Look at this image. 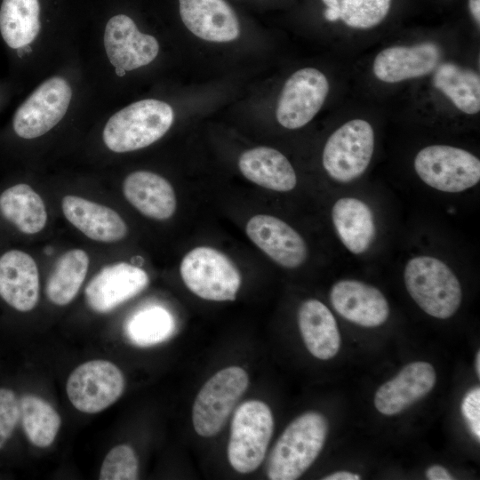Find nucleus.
<instances>
[{"instance_id": "nucleus-25", "label": "nucleus", "mask_w": 480, "mask_h": 480, "mask_svg": "<svg viewBox=\"0 0 480 480\" xmlns=\"http://www.w3.org/2000/svg\"><path fill=\"white\" fill-rule=\"evenodd\" d=\"M0 213L20 232L28 235L40 232L47 220L41 196L24 183L16 184L0 195Z\"/></svg>"}, {"instance_id": "nucleus-23", "label": "nucleus", "mask_w": 480, "mask_h": 480, "mask_svg": "<svg viewBox=\"0 0 480 480\" xmlns=\"http://www.w3.org/2000/svg\"><path fill=\"white\" fill-rule=\"evenodd\" d=\"M298 324L303 341L312 356L321 360L332 358L340 348L336 320L321 301H304L298 312Z\"/></svg>"}, {"instance_id": "nucleus-20", "label": "nucleus", "mask_w": 480, "mask_h": 480, "mask_svg": "<svg viewBox=\"0 0 480 480\" xmlns=\"http://www.w3.org/2000/svg\"><path fill=\"white\" fill-rule=\"evenodd\" d=\"M61 207L66 219L92 240L112 243L127 234L124 220L107 206L76 196H66Z\"/></svg>"}, {"instance_id": "nucleus-26", "label": "nucleus", "mask_w": 480, "mask_h": 480, "mask_svg": "<svg viewBox=\"0 0 480 480\" xmlns=\"http://www.w3.org/2000/svg\"><path fill=\"white\" fill-rule=\"evenodd\" d=\"M433 85L461 112L480 111V76L475 71L452 62H444L434 70Z\"/></svg>"}, {"instance_id": "nucleus-38", "label": "nucleus", "mask_w": 480, "mask_h": 480, "mask_svg": "<svg viewBox=\"0 0 480 480\" xmlns=\"http://www.w3.org/2000/svg\"><path fill=\"white\" fill-rule=\"evenodd\" d=\"M476 372L480 376V352L478 351L476 357Z\"/></svg>"}, {"instance_id": "nucleus-29", "label": "nucleus", "mask_w": 480, "mask_h": 480, "mask_svg": "<svg viewBox=\"0 0 480 480\" xmlns=\"http://www.w3.org/2000/svg\"><path fill=\"white\" fill-rule=\"evenodd\" d=\"M23 430L35 446L48 447L54 441L61 420L55 409L34 395H26L19 402Z\"/></svg>"}, {"instance_id": "nucleus-21", "label": "nucleus", "mask_w": 480, "mask_h": 480, "mask_svg": "<svg viewBox=\"0 0 480 480\" xmlns=\"http://www.w3.org/2000/svg\"><path fill=\"white\" fill-rule=\"evenodd\" d=\"M123 191L128 202L148 218L166 220L176 210V196L172 185L156 173L132 172L124 181Z\"/></svg>"}, {"instance_id": "nucleus-28", "label": "nucleus", "mask_w": 480, "mask_h": 480, "mask_svg": "<svg viewBox=\"0 0 480 480\" xmlns=\"http://www.w3.org/2000/svg\"><path fill=\"white\" fill-rule=\"evenodd\" d=\"M89 258L81 249L65 252L57 261L51 274L46 294L58 306L68 304L77 294L87 274Z\"/></svg>"}, {"instance_id": "nucleus-30", "label": "nucleus", "mask_w": 480, "mask_h": 480, "mask_svg": "<svg viewBox=\"0 0 480 480\" xmlns=\"http://www.w3.org/2000/svg\"><path fill=\"white\" fill-rule=\"evenodd\" d=\"M172 315L160 306H149L135 312L125 323L127 339L135 346L150 347L168 340L174 332Z\"/></svg>"}, {"instance_id": "nucleus-36", "label": "nucleus", "mask_w": 480, "mask_h": 480, "mask_svg": "<svg viewBox=\"0 0 480 480\" xmlns=\"http://www.w3.org/2000/svg\"><path fill=\"white\" fill-rule=\"evenodd\" d=\"M324 480H359L360 476L348 471H339L332 475L326 476Z\"/></svg>"}, {"instance_id": "nucleus-13", "label": "nucleus", "mask_w": 480, "mask_h": 480, "mask_svg": "<svg viewBox=\"0 0 480 480\" xmlns=\"http://www.w3.org/2000/svg\"><path fill=\"white\" fill-rule=\"evenodd\" d=\"M148 284V274L125 262L101 268L84 290L88 306L95 312L107 313L142 292Z\"/></svg>"}, {"instance_id": "nucleus-32", "label": "nucleus", "mask_w": 480, "mask_h": 480, "mask_svg": "<svg viewBox=\"0 0 480 480\" xmlns=\"http://www.w3.org/2000/svg\"><path fill=\"white\" fill-rule=\"evenodd\" d=\"M139 476L138 459L127 444L112 448L106 455L100 471V480H134Z\"/></svg>"}, {"instance_id": "nucleus-2", "label": "nucleus", "mask_w": 480, "mask_h": 480, "mask_svg": "<svg viewBox=\"0 0 480 480\" xmlns=\"http://www.w3.org/2000/svg\"><path fill=\"white\" fill-rule=\"evenodd\" d=\"M172 107L162 100L146 99L115 113L103 129V141L113 152L146 148L161 139L172 124Z\"/></svg>"}, {"instance_id": "nucleus-24", "label": "nucleus", "mask_w": 480, "mask_h": 480, "mask_svg": "<svg viewBox=\"0 0 480 480\" xmlns=\"http://www.w3.org/2000/svg\"><path fill=\"white\" fill-rule=\"evenodd\" d=\"M335 230L344 246L354 254H361L371 246L376 232L373 213L362 200L342 197L332 209Z\"/></svg>"}, {"instance_id": "nucleus-31", "label": "nucleus", "mask_w": 480, "mask_h": 480, "mask_svg": "<svg viewBox=\"0 0 480 480\" xmlns=\"http://www.w3.org/2000/svg\"><path fill=\"white\" fill-rule=\"evenodd\" d=\"M329 21L341 20L346 26L369 29L380 24L389 12L392 0H322Z\"/></svg>"}, {"instance_id": "nucleus-8", "label": "nucleus", "mask_w": 480, "mask_h": 480, "mask_svg": "<svg viewBox=\"0 0 480 480\" xmlns=\"http://www.w3.org/2000/svg\"><path fill=\"white\" fill-rule=\"evenodd\" d=\"M375 144L372 126L366 120L352 119L328 138L322 156L328 175L339 182L360 177L372 160Z\"/></svg>"}, {"instance_id": "nucleus-35", "label": "nucleus", "mask_w": 480, "mask_h": 480, "mask_svg": "<svg viewBox=\"0 0 480 480\" xmlns=\"http://www.w3.org/2000/svg\"><path fill=\"white\" fill-rule=\"evenodd\" d=\"M426 476L429 480H452L453 477L449 473V471L440 466L433 465L429 467L426 471Z\"/></svg>"}, {"instance_id": "nucleus-5", "label": "nucleus", "mask_w": 480, "mask_h": 480, "mask_svg": "<svg viewBox=\"0 0 480 480\" xmlns=\"http://www.w3.org/2000/svg\"><path fill=\"white\" fill-rule=\"evenodd\" d=\"M248 385V374L239 366H229L213 374L193 404L192 423L196 434L203 437L216 436Z\"/></svg>"}, {"instance_id": "nucleus-34", "label": "nucleus", "mask_w": 480, "mask_h": 480, "mask_svg": "<svg viewBox=\"0 0 480 480\" xmlns=\"http://www.w3.org/2000/svg\"><path fill=\"white\" fill-rule=\"evenodd\" d=\"M461 413L477 440L480 439V388H474L464 396L461 403Z\"/></svg>"}, {"instance_id": "nucleus-9", "label": "nucleus", "mask_w": 480, "mask_h": 480, "mask_svg": "<svg viewBox=\"0 0 480 480\" xmlns=\"http://www.w3.org/2000/svg\"><path fill=\"white\" fill-rule=\"evenodd\" d=\"M124 374L113 363L92 360L77 366L68 376L67 395L76 409L85 413L100 412L122 396Z\"/></svg>"}, {"instance_id": "nucleus-10", "label": "nucleus", "mask_w": 480, "mask_h": 480, "mask_svg": "<svg viewBox=\"0 0 480 480\" xmlns=\"http://www.w3.org/2000/svg\"><path fill=\"white\" fill-rule=\"evenodd\" d=\"M72 99L69 84L53 76L41 84L16 110L12 126L23 139L40 137L66 115Z\"/></svg>"}, {"instance_id": "nucleus-12", "label": "nucleus", "mask_w": 480, "mask_h": 480, "mask_svg": "<svg viewBox=\"0 0 480 480\" xmlns=\"http://www.w3.org/2000/svg\"><path fill=\"white\" fill-rule=\"evenodd\" d=\"M104 48L109 62L124 71H131L152 62L158 54L157 40L141 33L127 15L110 18L103 36Z\"/></svg>"}, {"instance_id": "nucleus-37", "label": "nucleus", "mask_w": 480, "mask_h": 480, "mask_svg": "<svg viewBox=\"0 0 480 480\" xmlns=\"http://www.w3.org/2000/svg\"><path fill=\"white\" fill-rule=\"evenodd\" d=\"M468 8L475 22L480 24V0H468Z\"/></svg>"}, {"instance_id": "nucleus-22", "label": "nucleus", "mask_w": 480, "mask_h": 480, "mask_svg": "<svg viewBox=\"0 0 480 480\" xmlns=\"http://www.w3.org/2000/svg\"><path fill=\"white\" fill-rule=\"evenodd\" d=\"M238 167L247 180L268 189L287 192L297 184V176L289 160L272 148L257 147L244 152Z\"/></svg>"}, {"instance_id": "nucleus-39", "label": "nucleus", "mask_w": 480, "mask_h": 480, "mask_svg": "<svg viewBox=\"0 0 480 480\" xmlns=\"http://www.w3.org/2000/svg\"><path fill=\"white\" fill-rule=\"evenodd\" d=\"M126 71H124V69L122 68H116V73L117 74V76H123L124 74H125Z\"/></svg>"}, {"instance_id": "nucleus-3", "label": "nucleus", "mask_w": 480, "mask_h": 480, "mask_svg": "<svg viewBox=\"0 0 480 480\" xmlns=\"http://www.w3.org/2000/svg\"><path fill=\"white\" fill-rule=\"evenodd\" d=\"M404 278L410 296L428 315L446 319L460 308V281L444 261L431 256L414 257L406 263Z\"/></svg>"}, {"instance_id": "nucleus-18", "label": "nucleus", "mask_w": 480, "mask_h": 480, "mask_svg": "<svg viewBox=\"0 0 480 480\" xmlns=\"http://www.w3.org/2000/svg\"><path fill=\"white\" fill-rule=\"evenodd\" d=\"M435 383L436 372L430 364L411 363L379 388L375 407L384 415L397 414L429 393Z\"/></svg>"}, {"instance_id": "nucleus-14", "label": "nucleus", "mask_w": 480, "mask_h": 480, "mask_svg": "<svg viewBox=\"0 0 480 480\" xmlns=\"http://www.w3.org/2000/svg\"><path fill=\"white\" fill-rule=\"evenodd\" d=\"M245 231L262 252L282 267L297 268L307 259L308 248L304 239L276 217L255 215L247 222Z\"/></svg>"}, {"instance_id": "nucleus-33", "label": "nucleus", "mask_w": 480, "mask_h": 480, "mask_svg": "<svg viewBox=\"0 0 480 480\" xmlns=\"http://www.w3.org/2000/svg\"><path fill=\"white\" fill-rule=\"evenodd\" d=\"M20 419V404L14 392L0 388V449L12 436Z\"/></svg>"}, {"instance_id": "nucleus-6", "label": "nucleus", "mask_w": 480, "mask_h": 480, "mask_svg": "<svg viewBox=\"0 0 480 480\" xmlns=\"http://www.w3.org/2000/svg\"><path fill=\"white\" fill-rule=\"evenodd\" d=\"M180 271L186 286L207 300H235L241 286L236 267L226 255L211 247L200 246L188 252Z\"/></svg>"}, {"instance_id": "nucleus-17", "label": "nucleus", "mask_w": 480, "mask_h": 480, "mask_svg": "<svg viewBox=\"0 0 480 480\" xmlns=\"http://www.w3.org/2000/svg\"><path fill=\"white\" fill-rule=\"evenodd\" d=\"M179 7L184 25L201 39L226 43L240 34L237 16L224 0H179Z\"/></svg>"}, {"instance_id": "nucleus-4", "label": "nucleus", "mask_w": 480, "mask_h": 480, "mask_svg": "<svg viewBox=\"0 0 480 480\" xmlns=\"http://www.w3.org/2000/svg\"><path fill=\"white\" fill-rule=\"evenodd\" d=\"M273 414L260 400L243 403L236 411L230 427L228 459L238 473L248 474L263 462L273 435Z\"/></svg>"}, {"instance_id": "nucleus-27", "label": "nucleus", "mask_w": 480, "mask_h": 480, "mask_svg": "<svg viewBox=\"0 0 480 480\" xmlns=\"http://www.w3.org/2000/svg\"><path fill=\"white\" fill-rule=\"evenodd\" d=\"M41 28L38 0H3L0 8V32L12 49L28 45Z\"/></svg>"}, {"instance_id": "nucleus-11", "label": "nucleus", "mask_w": 480, "mask_h": 480, "mask_svg": "<svg viewBox=\"0 0 480 480\" xmlns=\"http://www.w3.org/2000/svg\"><path fill=\"white\" fill-rule=\"evenodd\" d=\"M329 92V82L315 68L294 72L285 82L276 109L278 123L287 129H298L319 112Z\"/></svg>"}, {"instance_id": "nucleus-16", "label": "nucleus", "mask_w": 480, "mask_h": 480, "mask_svg": "<svg viewBox=\"0 0 480 480\" xmlns=\"http://www.w3.org/2000/svg\"><path fill=\"white\" fill-rule=\"evenodd\" d=\"M330 300L346 320L364 327H376L386 322L389 306L376 287L361 281L344 279L334 284Z\"/></svg>"}, {"instance_id": "nucleus-15", "label": "nucleus", "mask_w": 480, "mask_h": 480, "mask_svg": "<svg viewBox=\"0 0 480 480\" xmlns=\"http://www.w3.org/2000/svg\"><path fill=\"white\" fill-rule=\"evenodd\" d=\"M441 49L433 42L412 46H390L380 52L372 64L377 79L388 84L425 76L439 65Z\"/></svg>"}, {"instance_id": "nucleus-7", "label": "nucleus", "mask_w": 480, "mask_h": 480, "mask_svg": "<svg viewBox=\"0 0 480 480\" xmlns=\"http://www.w3.org/2000/svg\"><path fill=\"white\" fill-rule=\"evenodd\" d=\"M414 170L428 186L448 193L462 192L480 180V161L472 153L449 145H430L420 149Z\"/></svg>"}, {"instance_id": "nucleus-19", "label": "nucleus", "mask_w": 480, "mask_h": 480, "mask_svg": "<svg viewBox=\"0 0 480 480\" xmlns=\"http://www.w3.org/2000/svg\"><path fill=\"white\" fill-rule=\"evenodd\" d=\"M0 297L21 312L36 307L39 298V276L30 255L11 250L0 257Z\"/></svg>"}, {"instance_id": "nucleus-1", "label": "nucleus", "mask_w": 480, "mask_h": 480, "mask_svg": "<svg viewBox=\"0 0 480 480\" xmlns=\"http://www.w3.org/2000/svg\"><path fill=\"white\" fill-rule=\"evenodd\" d=\"M326 418L317 412H308L292 420L272 449L267 476L271 480L299 478L316 460L325 443Z\"/></svg>"}]
</instances>
